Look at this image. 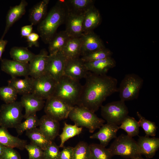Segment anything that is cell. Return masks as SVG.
Listing matches in <instances>:
<instances>
[{
  "label": "cell",
  "instance_id": "obj_39",
  "mask_svg": "<svg viewBox=\"0 0 159 159\" xmlns=\"http://www.w3.org/2000/svg\"><path fill=\"white\" fill-rule=\"evenodd\" d=\"M17 95L15 90L9 85L0 87V98L5 104L16 101Z\"/></svg>",
  "mask_w": 159,
  "mask_h": 159
},
{
  "label": "cell",
  "instance_id": "obj_11",
  "mask_svg": "<svg viewBox=\"0 0 159 159\" xmlns=\"http://www.w3.org/2000/svg\"><path fill=\"white\" fill-rule=\"evenodd\" d=\"M67 60L61 52L49 54L47 60V73L57 82L64 75Z\"/></svg>",
  "mask_w": 159,
  "mask_h": 159
},
{
  "label": "cell",
  "instance_id": "obj_24",
  "mask_svg": "<svg viewBox=\"0 0 159 159\" xmlns=\"http://www.w3.org/2000/svg\"><path fill=\"white\" fill-rule=\"evenodd\" d=\"M101 17L99 10L95 6L89 9L84 15L83 33L93 31L100 24Z\"/></svg>",
  "mask_w": 159,
  "mask_h": 159
},
{
  "label": "cell",
  "instance_id": "obj_48",
  "mask_svg": "<svg viewBox=\"0 0 159 159\" xmlns=\"http://www.w3.org/2000/svg\"><path fill=\"white\" fill-rule=\"evenodd\" d=\"M131 159H145L141 157V156H139V157H136L132 158Z\"/></svg>",
  "mask_w": 159,
  "mask_h": 159
},
{
  "label": "cell",
  "instance_id": "obj_38",
  "mask_svg": "<svg viewBox=\"0 0 159 159\" xmlns=\"http://www.w3.org/2000/svg\"><path fill=\"white\" fill-rule=\"evenodd\" d=\"M73 159H91L89 145L84 141L78 143L74 147Z\"/></svg>",
  "mask_w": 159,
  "mask_h": 159
},
{
  "label": "cell",
  "instance_id": "obj_7",
  "mask_svg": "<svg viewBox=\"0 0 159 159\" xmlns=\"http://www.w3.org/2000/svg\"><path fill=\"white\" fill-rule=\"evenodd\" d=\"M143 83V80L138 74H126L118 87L120 100L125 102L137 99Z\"/></svg>",
  "mask_w": 159,
  "mask_h": 159
},
{
  "label": "cell",
  "instance_id": "obj_28",
  "mask_svg": "<svg viewBox=\"0 0 159 159\" xmlns=\"http://www.w3.org/2000/svg\"><path fill=\"white\" fill-rule=\"evenodd\" d=\"M32 81L33 78L28 76L24 79L13 77L8 81V85L13 87L18 94L23 95L32 93Z\"/></svg>",
  "mask_w": 159,
  "mask_h": 159
},
{
  "label": "cell",
  "instance_id": "obj_27",
  "mask_svg": "<svg viewBox=\"0 0 159 159\" xmlns=\"http://www.w3.org/2000/svg\"><path fill=\"white\" fill-rule=\"evenodd\" d=\"M49 0H43L36 4L31 9L29 19L31 24L36 25L39 24L47 14L48 4Z\"/></svg>",
  "mask_w": 159,
  "mask_h": 159
},
{
  "label": "cell",
  "instance_id": "obj_43",
  "mask_svg": "<svg viewBox=\"0 0 159 159\" xmlns=\"http://www.w3.org/2000/svg\"><path fill=\"white\" fill-rule=\"evenodd\" d=\"M40 36L38 34L32 32L26 38L28 47H31L33 46L39 47L38 40Z\"/></svg>",
  "mask_w": 159,
  "mask_h": 159
},
{
  "label": "cell",
  "instance_id": "obj_41",
  "mask_svg": "<svg viewBox=\"0 0 159 159\" xmlns=\"http://www.w3.org/2000/svg\"><path fill=\"white\" fill-rule=\"evenodd\" d=\"M60 151L58 146L52 142L44 150V158L45 159H59Z\"/></svg>",
  "mask_w": 159,
  "mask_h": 159
},
{
  "label": "cell",
  "instance_id": "obj_6",
  "mask_svg": "<svg viewBox=\"0 0 159 159\" xmlns=\"http://www.w3.org/2000/svg\"><path fill=\"white\" fill-rule=\"evenodd\" d=\"M23 107L20 101L4 104L0 108V126L5 128H15L24 118Z\"/></svg>",
  "mask_w": 159,
  "mask_h": 159
},
{
  "label": "cell",
  "instance_id": "obj_49",
  "mask_svg": "<svg viewBox=\"0 0 159 159\" xmlns=\"http://www.w3.org/2000/svg\"><path fill=\"white\" fill-rule=\"evenodd\" d=\"M42 159H45V158H42Z\"/></svg>",
  "mask_w": 159,
  "mask_h": 159
},
{
  "label": "cell",
  "instance_id": "obj_45",
  "mask_svg": "<svg viewBox=\"0 0 159 159\" xmlns=\"http://www.w3.org/2000/svg\"><path fill=\"white\" fill-rule=\"evenodd\" d=\"M33 25L32 24L25 25L21 27V35L22 37L26 38L32 32Z\"/></svg>",
  "mask_w": 159,
  "mask_h": 159
},
{
  "label": "cell",
  "instance_id": "obj_10",
  "mask_svg": "<svg viewBox=\"0 0 159 159\" xmlns=\"http://www.w3.org/2000/svg\"><path fill=\"white\" fill-rule=\"evenodd\" d=\"M46 100L44 107L46 114L58 121L67 118L73 107L54 96Z\"/></svg>",
  "mask_w": 159,
  "mask_h": 159
},
{
  "label": "cell",
  "instance_id": "obj_2",
  "mask_svg": "<svg viewBox=\"0 0 159 159\" xmlns=\"http://www.w3.org/2000/svg\"><path fill=\"white\" fill-rule=\"evenodd\" d=\"M68 14L65 0H59L38 24V32L45 44H48L59 27L65 22Z\"/></svg>",
  "mask_w": 159,
  "mask_h": 159
},
{
  "label": "cell",
  "instance_id": "obj_5",
  "mask_svg": "<svg viewBox=\"0 0 159 159\" xmlns=\"http://www.w3.org/2000/svg\"><path fill=\"white\" fill-rule=\"evenodd\" d=\"M108 148L113 156L118 155L131 159L142 155L137 141L123 134L117 137Z\"/></svg>",
  "mask_w": 159,
  "mask_h": 159
},
{
  "label": "cell",
  "instance_id": "obj_21",
  "mask_svg": "<svg viewBox=\"0 0 159 159\" xmlns=\"http://www.w3.org/2000/svg\"><path fill=\"white\" fill-rule=\"evenodd\" d=\"M85 64L88 71L100 75L106 74L110 69L116 65L115 60L112 57Z\"/></svg>",
  "mask_w": 159,
  "mask_h": 159
},
{
  "label": "cell",
  "instance_id": "obj_35",
  "mask_svg": "<svg viewBox=\"0 0 159 159\" xmlns=\"http://www.w3.org/2000/svg\"><path fill=\"white\" fill-rule=\"evenodd\" d=\"M21 122L15 128L17 133L19 135H22L24 132L37 127L39 126V119L36 113L33 114Z\"/></svg>",
  "mask_w": 159,
  "mask_h": 159
},
{
  "label": "cell",
  "instance_id": "obj_32",
  "mask_svg": "<svg viewBox=\"0 0 159 159\" xmlns=\"http://www.w3.org/2000/svg\"><path fill=\"white\" fill-rule=\"evenodd\" d=\"M138 121L132 117L127 115L123 120L119 128L124 130L127 135L131 137L138 135L139 132Z\"/></svg>",
  "mask_w": 159,
  "mask_h": 159
},
{
  "label": "cell",
  "instance_id": "obj_37",
  "mask_svg": "<svg viewBox=\"0 0 159 159\" xmlns=\"http://www.w3.org/2000/svg\"><path fill=\"white\" fill-rule=\"evenodd\" d=\"M136 114L139 119L138 121L139 126L144 130L145 134V136L155 137L156 135L157 128L155 123L146 119L139 112H137Z\"/></svg>",
  "mask_w": 159,
  "mask_h": 159
},
{
  "label": "cell",
  "instance_id": "obj_8",
  "mask_svg": "<svg viewBox=\"0 0 159 159\" xmlns=\"http://www.w3.org/2000/svg\"><path fill=\"white\" fill-rule=\"evenodd\" d=\"M101 108V115L107 123L120 125L128 115L127 107L125 102L120 100L108 103Z\"/></svg>",
  "mask_w": 159,
  "mask_h": 159
},
{
  "label": "cell",
  "instance_id": "obj_31",
  "mask_svg": "<svg viewBox=\"0 0 159 159\" xmlns=\"http://www.w3.org/2000/svg\"><path fill=\"white\" fill-rule=\"evenodd\" d=\"M9 54L13 60L25 63H29L36 55L27 47H12Z\"/></svg>",
  "mask_w": 159,
  "mask_h": 159
},
{
  "label": "cell",
  "instance_id": "obj_36",
  "mask_svg": "<svg viewBox=\"0 0 159 159\" xmlns=\"http://www.w3.org/2000/svg\"><path fill=\"white\" fill-rule=\"evenodd\" d=\"M112 52L106 47L82 56L81 58L84 62H90L112 57Z\"/></svg>",
  "mask_w": 159,
  "mask_h": 159
},
{
  "label": "cell",
  "instance_id": "obj_42",
  "mask_svg": "<svg viewBox=\"0 0 159 159\" xmlns=\"http://www.w3.org/2000/svg\"><path fill=\"white\" fill-rule=\"evenodd\" d=\"M0 159H21L19 153L14 148L5 147Z\"/></svg>",
  "mask_w": 159,
  "mask_h": 159
},
{
  "label": "cell",
  "instance_id": "obj_1",
  "mask_svg": "<svg viewBox=\"0 0 159 159\" xmlns=\"http://www.w3.org/2000/svg\"><path fill=\"white\" fill-rule=\"evenodd\" d=\"M77 105L95 112L102 105L108 96L118 92L117 80L106 74L100 75L89 71L85 78Z\"/></svg>",
  "mask_w": 159,
  "mask_h": 159
},
{
  "label": "cell",
  "instance_id": "obj_26",
  "mask_svg": "<svg viewBox=\"0 0 159 159\" xmlns=\"http://www.w3.org/2000/svg\"><path fill=\"white\" fill-rule=\"evenodd\" d=\"M82 44L80 37H70L61 51L67 59L80 57Z\"/></svg>",
  "mask_w": 159,
  "mask_h": 159
},
{
  "label": "cell",
  "instance_id": "obj_22",
  "mask_svg": "<svg viewBox=\"0 0 159 159\" xmlns=\"http://www.w3.org/2000/svg\"><path fill=\"white\" fill-rule=\"evenodd\" d=\"M137 142L142 155L148 158H153L159 148V138L155 137L139 136Z\"/></svg>",
  "mask_w": 159,
  "mask_h": 159
},
{
  "label": "cell",
  "instance_id": "obj_40",
  "mask_svg": "<svg viewBox=\"0 0 159 159\" xmlns=\"http://www.w3.org/2000/svg\"><path fill=\"white\" fill-rule=\"evenodd\" d=\"M25 148L27 151L29 159H42L44 158V150L31 143L26 144Z\"/></svg>",
  "mask_w": 159,
  "mask_h": 159
},
{
  "label": "cell",
  "instance_id": "obj_29",
  "mask_svg": "<svg viewBox=\"0 0 159 159\" xmlns=\"http://www.w3.org/2000/svg\"><path fill=\"white\" fill-rule=\"evenodd\" d=\"M26 134L31 143L38 146L43 150L52 142L47 138L39 128L36 127L26 131Z\"/></svg>",
  "mask_w": 159,
  "mask_h": 159
},
{
  "label": "cell",
  "instance_id": "obj_17",
  "mask_svg": "<svg viewBox=\"0 0 159 159\" xmlns=\"http://www.w3.org/2000/svg\"><path fill=\"white\" fill-rule=\"evenodd\" d=\"M119 129L118 126L107 123L103 124L97 132L90 136V138L98 139L100 141V144L106 147L112 139L117 137V132Z\"/></svg>",
  "mask_w": 159,
  "mask_h": 159
},
{
  "label": "cell",
  "instance_id": "obj_9",
  "mask_svg": "<svg viewBox=\"0 0 159 159\" xmlns=\"http://www.w3.org/2000/svg\"><path fill=\"white\" fill-rule=\"evenodd\" d=\"M33 78L32 93L43 100L52 96L57 81L47 73L36 78Z\"/></svg>",
  "mask_w": 159,
  "mask_h": 159
},
{
  "label": "cell",
  "instance_id": "obj_3",
  "mask_svg": "<svg viewBox=\"0 0 159 159\" xmlns=\"http://www.w3.org/2000/svg\"><path fill=\"white\" fill-rule=\"evenodd\" d=\"M82 87L79 81L63 75L57 82L52 96L74 107L78 103Z\"/></svg>",
  "mask_w": 159,
  "mask_h": 159
},
{
  "label": "cell",
  "instance_id": "obj_23",
  "mask_svg": "<svg viewBox=\"0 0 159 159\" xmlns=\"http://www.w3.org/2000/svg\"><path fill=\"white\" fill-rule=\"evenodd\" d=\"M93 0H67L65 4L68 14L76 15H84L94 6Z\"/></svg>",
  "mask_w": 159,
  "mask_h": 159
},
{
  "label": "cell",
  "instance_id": "obj_16",
  "mask_svg": "<svg viewBox=\"0 0 159 159\" xmlns=\"http://www.w3.org/2000/svg\"><path fill=\"white\" fill-rule=\"evenodd\" d=\"M39 129L50 140L52 141L59 135V121L46 114L39 119Z\"/></svg>",
  "mask_w": 159,
  "mask_h": 159
},
{
  "label": "cell",
  "instance_id": "obj_19",
  "mask_svg": "<svg viewBox=\"0 0 159 159\" xmlns=\"http://www.w3.org/2000/svg\"><path fill=\"white\" fill-rule=\"evenodd\" d=\"M84 15L68 14L65 22L64 30L70 37H80L83 33Z\"/></svg>",
  "mask_w": 159,
  "mask_h": 159
},
{
  "label": "cell",
  "instance_id": "obj_25",
  "mask_svg": "<svg viewBox=\"0 0 159 159\" xmlns=\"http://www.w3.org/2000/svg\"><path fill=\"white\" fill-rule=\"evenodd\" d=\"M0 144L8 148L22 150L27 144L26 140L11 135L7 129L0 126Z\"/></svg>",
  "mask_w": 159,
  "mask_h": 159
},
{
  "label": "cell",
  "instance_id": "obj_15",
  "mask_svg": "<svg viewBox=\"0 0 159 159\" xmlns=\"http://www.w3.org/2000/svg\"><path fill=\"white\" fill-rule=\"evenodd\" d=\"M48 54L45 49L35 55L29 62V75L36 78L47 74V66Z\"/></svg>",
  "mask_w": 159,
  "mask_h": 159
},
{
  "label": "cell",
  "instance_id": "obj_14",
  "mask_svg": "<svg viewBox=\"0 0 159 159\" xmlns=\"http://www.w3.org/2000/svg\"><path fill=\"white\" fill-rule=\"evenodd\" d=\"M80 38L82 56L105 48L102 39L93 31L83 33Z\"/></svg>",
  "mask_w": 159,
  "mask_h": 159
},
{
  "label": "cell",
  "instance_id": "obj_4",
  "mask_svg": "<svg viewBox=\"0 0 159 159\" xmlns=\"http://www.w3.org/2000/svg\"><path fill=\"white\" fill-rule=\"evenodd\" d=\"M68 117L78 127H84L93 133L97 129H99L105 123L103 119L100 118L91 111L82 106H74Z\"/></svg>",
  "mask_w": 159,
  "mask_h": 159
},
{
  "label": "cell",
  "instance_id": "obj_18",
  "mask_svg": "<svg viewBox=\"0 0 159 159\" xmlns=\"http://www.w3.org/2000/svg\"><path fill=\"white\" fill-rule=\"evenodd\" d=\"M20 102L25 109L24 115L25 119L42 110L44 106L45 102L44 100L32 93L22 95Z\"/></svg>",
  "mask_w": 159,
  "mask_h": 159
},
{
  "label": "cell",
  "instance_id": "obj_13",
  "mask_svg": "<svg viewBox=\"0 0 159 159\" xmlns=\"http://www.w3.org/2000/svg\"><path fill=\"white\" fill-rule=\"evenodd\" d=\"M1 70L13 77L29 75V63L19 62L14 60L1 59Z\"/></svg>",
  "mask_w": 159,
  "mask_h": 159
},
{
  "label": "cell",
  "instance_id": "obj_20",
  "mask_svg": "<svg viewBox=\"0 0 159 159\" xmlns=\"http://www.w3.org/2000/svg\"><path fill=\"white\" fill-rule=\"evenodd\" d=\"M27 5L26 1L22 0L19 5L10 7L6 15V25L1 39H4L13 25L25 14Z\"/></svg>",
  "mask_w": 159,
  "mask_h": 159
},
{
  "label": "cell",
  "instance_id": "obj_33",
  "mask_svg": "<svg viewBox=\"0 0 159 159\" xmlns=\"http://www.w3.org/2000/svg\"><path fill=\"white\" fill-rule=\"evenodd\" d=\"M82 129V127H78L75 124L72 125L64 122L62 132L59 135L61 143L59 147H64V144L67 140L80 134Z\"/></svg>",
  "mask_w": 159,
  "mask_h": 159
},
{
  "label": "cell",
  "instance_id": "obj_34",
  "mask_svg": "<svg viewBox=\"0 0 159 159\" xmlns=\"http://www.w3.org/2000/svg\"><path fill=\"white\" fill-rule=\"evenodd\" d=\"M89 146L91 159H112L113 156L108 148L96 143L90 144Z\"/></svg>",
  "mask_w": 159,
  "mask_h": 159
},
{
  "label": "cell",
  "instance_id": "obj_46",
  "mask_svg": "<svg viewBox=\"0 0 159 159\" xmlns=\"http://www.w3.org/2000/svg\"><path fill=\"white\" fill-rule=\"evenodd\" d=\"M8 42V41L6 40L1 38L0 39V60H1L2 54Z\"/></svg>",
  "mask_w": 159,
  "mask_h": 159
},
{
  "label": "cell",
  "instance_id": "obj_12",
  "mask_svg": "<svg viewBox=\"0 0 159 159\" xmlns=\"http://www.w3.org/2000/svg\"><path fill=\"white\" fill-rule=\"evenodd\" d=\"M88 72L85 62L80 58L67 59L64 67V75L79 81L82 78H85Z\"/></svg>",
  "mask_w": 159,
  "mask_h": 159
},
{
  "label": "cell",
  "instance_id": "obj_44",
  "mask_svg": "<svg viewBox=\"0 0 159 159\" xmlns=\"http://www.w3.org/2000/svg\"><path fill=\"white\" fill-rule=\"evenodd\" d=\"M74 147L70 146L64 147L60 151L59 159H73Z\"/></svg>",
  "mask_w": 159,
  "mask_h": 159
},
{
  "label": "cell",
  "instance_id": "obj_47",
  "mask_svg": "<svg viewBox=\"0 0 159 159\" xmlns=\"http://www.w3.org/2000/svg\"><path fill=\"white\" fill-rule=\"evenodd\" d=\"M5 146L0 144V158L1 156Z\"/></svg>",
  "mask_w": 159,
  "mask_h": 159
},
{
  "label": "cell",
  "instance_id": "obj_30",
  "mask_svg": "<svg viewBox=\"0 0 159 159\" xmlns=\"http://www.w3.org/2000/svg\"><path fill=\"white\" fill-rule=\"evenodd\" d=\"M70 38L65 30L56 33L48 43L49 54L61 52Z\"/></svg>",
  "mask_w": 159,
  "mask_h": 159
}]
</instances>
